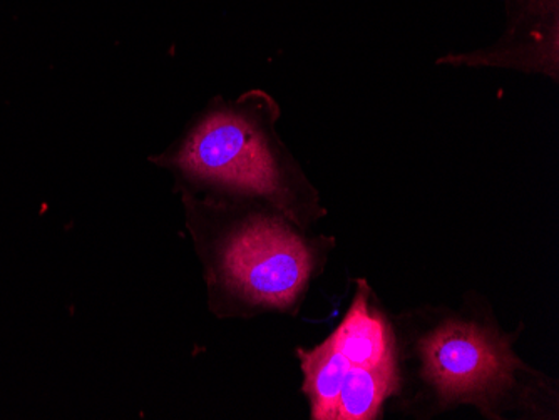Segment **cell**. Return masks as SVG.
Returning a JSON list of instances; mask_svg holds the SVG:
<instances>
[{"label": "cell", "instance_id": "1", "mask_svg": "<svg viewBox=\"0 0 559 420\" xmlns=\"http://www.w3.org/2000/svg\"><path fill=\"white\" fill-rule=\"evenodd\" d=\"M280 106L263 91L235 101L216 97L168 152L151 161L169 169L178 190L270 206L301 230L323 215L319 193L276 134Z\"/></svg>", "mask_w": 559, "mask_h": 420}, {"label": "cell", "instance_id": "2", "mask_svg": "<svg viewBox=\"0 0 559 420\" xmlns=\"http://www.w3.org/2000/svg\"><path fill=\"white\" fill-rule=\"evenodd\" d=\"M180 191L212 312H297L320 263L319 249L304 230L260 203Z\"/></svg>", "mask_w": 559, "mask_h": 420}, {"label": "cell", "instance_id": "3", "mask_svg": "<svg viewBox=\"0 0 559 420\" xmlns=\"http://www.w3.org/2000/svg\"><path fill=\"white\" fill-rule=\"evenodd\" d=\"M297 356L313 420L376 419L399 387L394 334L364 281L334 334Z\"/></svg>", "mask_w": 559, "mask_h": 420}, {"label": "cell", "instance_id": "4", "mask_svg": "<svg viewBox=\"0 0 559 420\" xmlns=\"http://www.w3.org/2000/svg\"><path fill=\"white\" fill-rule=\"evenodd\" d=\"M417 357L420 379L441 406L473 404L488 416L506 403L524 369L498 328L455 316L420 338Z\"/></svg>", "mask_w": 559, "mask_h": 420}, {"label": "cell", "instance_id": "5", "mask_svg": "<svg viewBox=\"0 0 559 420\" xmlns=\"http://www.w3.org/2000/svg\"><path fill=\"white\" fill-rule=\"evenodd\" d=\"M506 27L491 46L438 64L501 68L559 80V0H504Z\"/></svg>", "mask_w": 559, "mask_h": 420}]
</instances>
